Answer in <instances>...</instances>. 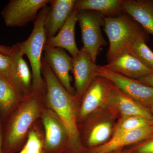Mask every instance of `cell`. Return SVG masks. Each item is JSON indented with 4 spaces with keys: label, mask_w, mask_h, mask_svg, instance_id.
I'll return each instance as SVG.
<instances>
[{
    "label": "cell",
    "mask_w": 153,
    "mask_h": 153,
    "mask_svg": "<svg viewBox=\"0 0 153 153\" xmlns=\"http://www.w3.org/2000/svg\"><path fill=\"white\" fill-rule=\"evenodd\" d=\"M104 30L109 41L107 60L112 61L117 55L130 48L137 40H149L143 28L128 14L117 17H104Z\"/></svg>",
    "instance_id": "cell-3"
},
{
    "label": "cell",
    "mask_w": 153,
    "mask_h": 153,
    "mask_svg": "<svg viewBox=\"0 0 153 153\" xmlns=\"http://www.w3.org/2000/svg\"><path fill=\"white\" fill-rule=\"evenodd\" d=\"M122 6L124 13L153 36V0H122Z\"/></svg>",
    "instance_id": "cell-19"
},
{
    "label": "cell",
    "mask_w": 153,
    "mask_h": 153,
    "mask_svg": "<svg viewBox=\"0 0 153 153\" xmlns=\"http://www.w3.org/2000/svg\"><path fill=\"white\" fill-rule=\"evenodd\" d=\"M72 58L71 71L74 76L75 95L79 100L97 76L98 66L93 62L90 54L82 48L78 55Z\"/></svg>",
    "instance_id": "cell-11"
},
{
    "label": "cell",
    "mask_w": 153,
    "mask_h": 153,
    "mask_svg": "<svg viewBox=\"0 0 153 153\" xmlns=\"http://www.w3.org/2000/svg\"><path fill=\"white\" fill-rule=\"evenodd\" d=\"M97 76L108 79L131 98L152 111L153 108V86L106 70L101 66H98Z\"/></svg>",
    "instance_id": "cell-7"
},
{
    "label": "cell",
    "mask_w": 153,
    "mask_h": 153,
    "mask_svg": "<svg viewBox=\"0 0 153 153\" xmlns=\"http://www.w3.org/2000/svg\"><path fill=\"white\" fill-rule=\"evenodd\" d=\"M78 10L74 7L65 24L54 37L47 38L45 46L58 47L68 51L72 58L76 57L80 50L78 49L75 41V27L77 22Z\"/></svg>",
    "instance_id": "cell-17"
},
{
    "label": "cell",
    "mask_w": 153,
    "mask_h": 153,
    "mask_svg": "<svg viewBox=\"0 0 153 153\" xmlns=\"http://www.w3.org/2000/svg\"><path fill=\"white\" fill-rule=\"evenodd\" d=\"M46 61L53 73L64 88L71 94L75 95V91L71 85L72 80L69 73L72 71L73 58L65 50L58 47L44 46Z\"/></svg>",
    "instance_id": "cell-10"
},
{
    "label": "cell",
    "mask_w": 153,
    "mask_h": 153,
    "mask_svg": "<svg viewBox=\"0 0 153 153\" xmlns=\"http://www.w3.org/2000/svg\"><path fill=\"white\" fill-rule=\"evenodd\" d=\"M76 0H52L45 21L47 39L55 36L62 27L74 8Z\"/></svg>",
    "instance_id": "cell-18"
},
{
    "label": "cell",
    "mask_w": 153,
    "mask_h": 153,
    "mask_svg": "<svg viewBox=\"0 0 153 153\" xmlns=\"http://www.w3.org/2000/svg\"><path fill=\"white\" fill-rule=\"evenodd\" d=\"M101 66L106 70L136 79L153 72L128 50L117 55L106 65Z\"/></svg>",
    "instance_id": "cell-14"
},
{
    "label": "cell",
    "mask_w": 153,
    "mask_h": 153,
    "mask_svg": "<svg viewBox=\"0 0 153 153\" xmlns=\"http://www.w3.org/2000/svg\"><path fill=\"white\" fill-rule=\"evenodd\" d=\"M50 9V6L47 5L39 11L29 38L19 43L22 52L27 55L31 65L33 91L42 94L45 92V85L41 72L42 55L47 39L44 24Z\"/></svg>",
    "instance_id": "cell-4"
},
{
    "label": "cell",
    "mask_w": 153,
    "mask_h": 153,
    "mask_svg": "<svg viewBox=\"0 0 153 153\" xmlns=\"http://www.w3.org/2000/svg\"><path fill=\"white\" fill-rule=\"evenodd\" d=\"M153 124V121L141 117H120L116 123L111 138L116 137L144 126Z\"/></svg>",
    "instance_id": "cell-22"
},
{
    "label": "cell",
    "mask_w": 153,
    "mask_h": 153,
    "mask_svg": "<svg viewBox=\"0 0 153 153\" xmlns=\"http://www.w3.org/2000/svg\"><path fill=\"white\" fill-rule=\"evenodd\" d=\"M41 72L46 102L67 131L68 148L74 153H88L81 143L77 127L76 102L78 100L62 85L43 58Z\"/></svg>",
    "instance_id": "cell-1"
},
{
    "label": "cell",
    "mask_w": 153,
    "mask_h": 153,
    "mask_svg": "<svg viewBox=\"0 0 153 153\" xmlns=\"http://www.w3.org/2000/svg\"><path fill=\"white\" fill-rule=\"evenodd\" d=\"M44 153V152H43V153Z\"/></svg>",
    "instance_id": "cell-32"
},
{
    "label": "cell",
    "mask_w": 153,
    "mask_h": 153,
    "mask_svg": "<svg viewBox=\"0 0 153 153\" xmlns=\"http://www.w3.org/2000/svg\"><path fill=\"white\" fill-rule=\"evenodd\" d=\"M43 148V143L39 134L32 130L28 134L27 142L19 153H42Z\"/></svg>",
    "instance_id": "cell-24"
},
{
    "label": "cell",
    "mask_w": 153,
    "mask_h": 153,
    "mask_svg": "<svg viewBox=\"0 0 153 153\" xmlns=\"http://www.w3.org/2000/svg\"><path fill=\"white\" fill-rule=\"evenodd\" d=\"M113 84L108 79L97 76L82 96L77 113V120L107 108L108 100Z\"/></svg>",
    "instance_id": "cell-8"
},
{
    "label": "cell",
    "mask_w": 153,
    "mask_h": 153,
    "mask_svg": "<svg viewBox=\"0 0 153 153\" xmlns=\"http://www.w3.org/2000/svg\"><path fill=\"white\" fill-rule=\"evenodd\" d=\"M137 79L138 81L143 83L145 85L153 87V72L146 76H143Z\"/></svg>",
    "instance_id": "cell-27"
},
{
    "label": "cell",
    "mask_w": 153,
    "mask_h": 153,
    "mask_svg": "<svg viewBox=\"0 0 153 153\" xmlns=\"http://www.w3.org/2000/svg\"><path fill=\"white\" fill-rule=\"evenodd\" d=\"M74 7L78 11H95L107 18L117 17L124 13L122 0H78Z\"/></svg>",
    "instance_id": "cell-21"
},
{
    "label": "cell",
    "mask_w": 153,
    "mask_h": 153,
    "mask_svg": "<svg viewBox=\"0 0 153 153\" xmlns=\"http://www.w3.org/2000/svg\"><path fill=\"white\" fill-rule=\"evenodd\" d=\"M10 80L23 97L27 96L33 92V75L27 63L24 58L25 54L19 43L12 47Z\"/></svg>",
    "instance_id": "cell-9"
},
{
    "label": "cell",
    "mask_w": 153,
    "mask_h": 153,
    "mask_svg": "<svg viewBox=\"0 0 153 153\" xmlns=\"http://www.w3.org/2000/svg\"><path fill=\"white\" fill-rule=\"evenodd\" d=\"M152 116H153V108H152Z\"/></svg>",
    "instance_id": "cell-31"
},
{
    "label": "cell",
    "mask_w": 153,
    "mask_h": 153,
    "mask_svg": "<svg viewBox=\"0 0 153 153\" xmlns=\"http://www.w3.org/2000/svg\"><path fill=\"white\" fill-rule=\"evenodd\" d=\"M105 109L102 114V111L100 112V116L94 120L88 132L86 143L90 149L104 144L112 137L116 123L114 119L117 114L108 108L105 114Z\"/></svg>",
    "instance_id": "cell-16"
},
{
    "label": "cell",
    "mask_w": 153,
    "mask_h": 153,
    "mask_svg": "<svg viewBox=\"0 0 153 153\" xmlns=\"http://www.w3.org/2000/svg\"><path fill=\"white\" fill-rule=\"evenodd\" d=\"M42 94L33 91L23 97L7 120L3 133V153H14L20 148L30 127L42 114Z\"/></svg>",
    "instance_id": "cell-2"
},
{
    "label": "cell",
    "mask_w": 153,
    "mask_h": 153,
    "mask_svg": "<svg viewBox=\"0 0 153 153\" xmlns=\"http://www.w3.org/2000/svg\"><path fill=\"white\" fill-rule=\"evenodd\" d=\"M109 153H130L128 152L127 149H119L113 151Z\"/></svg>",
    "instance_id": "cell-30"
},
{
    "label": "cell",
    "mask_w": 153,
    "mask_h": 153,
    "mask_svg": "<svg viewBox=\"0 0 153 153\" xmlns=\"http://www.w3.org/2000/svg\"><path fill=\"white\" fill-rule=\"evenodd\" d=\"M127 150L130 153H153V136L134 145Z\"/></svg>",
    "instance_id": "cell-25"
},
{
    "label": "cell",
    "mask_w": 153,
    "mask_h": 153,
    "mask_svg": "<svg viewBox=\"0 0 153 153\" xmlns=\"http://www.w3.org/2000/svg\"><path fill=\"white\" fill-rule=\"evenodd\" d=\"M153 136V124L142 127L120 136L111 138L104 144L88 150V153H109L130 145L141 142Z\"/></svg>",
    "instance_id": "cell-15"
},
{
    "label": "cell",
    "mask_w": 153,
    "mask_h": 153,
    "mask_svg": "<svg viewBox=\"0 0 153 153\" xmlns=\"http://www.w3.org/2000/svg\"><path fill=\"white\" fill-rule=\"evenodd\" d=\"M107 108L120 117L136 116L153 121L150 110L135 101L113 84L108 97Z\"/></svg>",
    "instance_id": "cell-13"
},
{
    "label": "cell",
    "mask_w": 153,
    "mask_h": 153,
    "mask_svg": "<svg viewBox=\"0 0 153 153\" xmlns=\"http://www.w3.org/2000/svg\"><path fill=\"white\" fill-rule=\"evenodd\" d=\"M42 122L45 130L43 148L48 152L62 150L68 144V136L65 126L50 109H43Z\"/></svg>",
    "instance_id": "cell-12"
},
{
    "label": "cell",
    "mask_w": 153,
    "mask_h": 153,
    "mask_svg": "<svg viewBox=\"0 0 153 153\" xmlns=\"http://www.w3.org/2000/svg\"><path fill=\"white\" fill-rule=\"evenodd\" d=\"M11 63L10 56L0 52V75L9 79Z\"/></svg>",
    "instance_id": "cell-26"
},
{
    "label": "cell",
    "mask_w": 153,
    "mask_h": 153,
    "mask_svg": "<svg viewBox=\"0 0 153 153\" xmlns=\"http://www.w3.org/2000/svg\"><path fill=\"white\" fill-rule=\"evenodd\" d=\"M12 49V47L5 46L0 44V52L10 55Z\"/></svg>",
    "instance_id": "cell-28"
},
{
    "label": "cell",
    "mask_w": 153,
    "mask_h": 153,
    "mask_svg": "<svg viewBox=\"0 0 153 153\" xmlns=\"http://www.w3.org/2000/svg\"><path fill=\"white\" fill-rule=\"evenodd\" d=\"M77 19L82 33V48L96 63L100 49L107 45L101 30L104 26V17L95 11L81 10L77 13Z\"/></svg>",
    "instance_id": "cell-5"
},
{
    "label": "cell",
    "mask_w": 153,
    "mask_h": 153,
    "mask_svg": "<svg viewBox=\"0 0 153 153\" xmlns=\"http://www.w3.org/2000/svg\"><path fill=\"white\" fill-rule=\"evenodd\" d=\"M23 98L10 80L0 75V115L4 119L7 120Z\"/></svg>",
    "instance_id": "cell-20"
},
{
    "label": "cell",
    "mask_w": 153,
    "mask_h": 153,
    "mask_svg": "<svg viewBox=\"0 0 153 153\" xmlns=\"http://www.w3.org/2000/svg\"><path fill=\"white\" fill-rule=\"evenodd\" d=\"M52 0H10L1 12L7 27H22L35 22L39 11Z\"/></svg>",
    "instance_id": "cell-6"
},
{
    "label": "cell",
    "mask_w": 153,
    "mask_h": 153,
    "mask_svg": "<svg viewBox=\"0 0 153 153\" xmlns=\"http://www.w3.org/2000/svg\"><path fill=\"white\" fill-rule=\"evenodd\" d=\"M3 133L0 123V153H3Z\"/></svg>",
    "instance_id": "cell-29"
},
{
    "label": "cell",
    "mask_w": 153,
    "mask_h": 153,
    "mask_svg": "<svg viewBox=\"0 0 153 153\" xmlns=\"http://www.w3.org/2000/svg\"><path fill=\"white\" fill-rule=\"evenodd\" d=\"M143 39L137 40L128 50L131 52L147 68L153 71V52Z\"/></svg>",
    "instance_id": "cell-23"
}]
</instances>
